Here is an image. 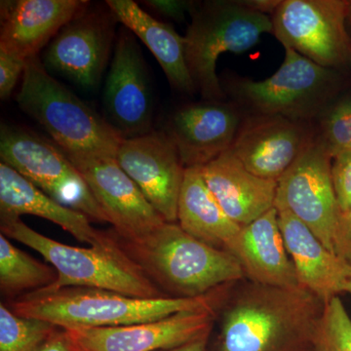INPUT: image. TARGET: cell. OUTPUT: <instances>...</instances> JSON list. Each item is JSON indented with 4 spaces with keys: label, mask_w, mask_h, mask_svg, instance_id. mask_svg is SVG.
Returning a JSON list of instances; mask_svg holds the SVG:
<instances>
[{
    "label": "cell",
    "mask_w": 351,
    "mask_h": 351,
    "mask_svg": "<svg viewBox=\"0 0 351 351\" xmlns=\"http://www.w3.org/2000/svg\"><path fill=\"white\" fill-rule=\"evenodd\" d=\"M324 306L306 289L242 279L219 309L215 351H313Z\"/></svg>",
    "instance_id": "obj_1"
},
{
    "label": "cell",
    "mask_w": 351,
    "mask_h": 351,
    "mask_svg": "<svg viewBox=\"0 0 351 351\" xmlns=\"http://www.w3.org/2000/svg\"><path fill=\"white\" fill-rule=\"evenodd\" d=\"M233 283L197 298L132 297L103 289L69 287L29 293L12 302L18 316L46 321L62 329L125 326L186 311H219Z\"/></svg>",
    "instance_id": "obj_2"
},
{
    "label": "cell",
    "mask_w": 351,
    "mask_h": 351,
    "mask_svg": "<svg viewBox=\"0 0 351 351\" xmlns=\"http://www.w3.org/2000/svg\"><path fill=\"white\" fill-rule=\"evenodd\" d=\"M117 239L167 297H201L245 279L234 256L196 239L178 223L166 221L135 241Z\"/></svg>",
    "instance_id": "obj_3"
},
{
    "label": "cell",
    "mask_w": 351,
    "mask_h": 351,
    "mask_svg": "<svg viewBox=\"0 0 351 351\" xmlns=\"http://www.w3.org/2000/svg\"><path fill=\"white\" fill-rule=\"evenodd\" d=\"M0 228L6 237L38 252L56 269L57 280L36 292L83 287L103 289L145 299L167 297L127 255L117 237H112L106 243L90 248H80L36 232L21 219L1 221Z\"/></svg>",
    "instance_id": "obj_4"
},
{
    "label": "cell",
    "mask_w": 351,
    "mask_h": 351,
    "mask_svg": "<svg viewBox=\"0 0 351 351\" xmlns=\"http://www.w3.org/2000/svg\"><path fill=\"white\" fill-rule=\"evenodd\" d=\"M16 100L69 158L117 156L124 138L51 75L38 56L27 60Z\"/></svg>",
    "instance_id": "obj_5"
},
{
    "label": "cell",
    "mask_w": 351,
    "mask_h": 351,
    "mask_svg": "<svg viewBox=\"0 0 351 351\" xmlns=\"http://www.w3.org/2000/svg\"><path fill=\"white\" fill-rule=\"evenodd\" d=\"M191 15L184 36L189 73L204 100L225 101L226 94L216 73L219 57L255 47L263 34L274 32L271 18L239 0L193 3Z\"/></svg>",
    "instance_id": "obj_6"
},
{
    "label": "cell",
    "mask_w": 351,
    "mask_h": 351,
    "mask_svg": "<svg viewBox=\"0 0 351 351\" xmlns=\"http://www.w3.org/2000/svg\"><path fill=\"white\" fill-rule=\"evenodd\" d=\"M337 75L285 48L280 68L261 82L239 78L228 83L226 92L248 114L280 115L295 121L314 123L332 103Z\"/></svg>",
    "instance_id": "obj_7"
},
{
    "label": "cell",
    "mask_w": 351,
    "mask_h": 351,
    "mask_svg": "<svg viewBox=\"0 0 351 351\" xmlns=\"http://www.w3.org/2000/svg\"><path fill=\"white\" fill-rule=\"evenodd\" d=\"M1 162L64 206L108 223L86 182L55 143L8 124L0 128Z\"/></svg>",
    "instance_id": "obj_8"
},
{
    "label": "cell",
    "mask_w": 351,
    "mask_h": 351,
    "mask_svg": "<svg viewBox=\"0 0 351 351\" xmlns=\"http://www.w3.org/2000/svg\"><path fill=\"white\" fill-rule=\"evenodd\" d=\"M351 2L343 0H280L271 18L272 34L324 68L351 64V38L346 29Z\"/></svg>",
    "instance_id": "obj_9"
},
{
    "label": "cell",
    "mask_w": 351,
    "mask_h": 351,
    "mask_svg": "<svg viewBox=\"0 0 351 351\" xmlns=\"http://www.w3.org/2000/svg\"><path fill=\"white\" fill-rule=\"evenodd\" d=\"M331 166V156L315 135L277 181L274 208L295 215L330 251L336 253L334 241L339 211Z\"/></svg>",
    "instance_id": "obj_10"
},
{
    "label": "cell",
    "mask_w": 351,
    "mask_h": 351,
    "mask_svg": "<svg viewBox=\"0 0 351 351\" xmlns=\"http://www.w3.org/2000/svg\"><path fill=\"white\" fill-rule=\"evenodd\" d=\"M117 22L108 6L106 11L90 3L48 44L44 66L86 89L96 87L108 66Z\"/></svg>",
    "instance_id": "obj_11"
},
{
    "label": "cell",
    "mask_w": 351,
    "mask_h": 351,
    "mask_svg": "<svg viewBox=\"0 0 351 351\" xmlns=\"http://www.w3.org/2000/svg\"><path fill=\"white\" fill-rule=\"evenodd\" d=\"M69 159L86 182L119 239L135 241L166 223L145 199L137 184L120 167L115 157Z\"/></svg>",
    "instance_id": "obj_12"
},
{
    "label": "cell",
    "mask_w": 351,
    "mask_h": 351,
    "mask_svg": "<svg viewBox=\"0 0 351 351\" xmlns=\"http://www.w3.org/2000/svg\"><path fill=\"white\" fill-rule=\"evenodd\" d=\"M115 159L164 221L178 223L186 168L165 132L123 138Z\"/></svg>",
    "instance_id": "obj_13"
},
{
    "label": "cell",
    "mask_w": 351,
    "mask_h": 351,
    "mask_svg": "<svg viewBox=\"0 0 351 351\" xmlns=\"http://www.w3.org/2000/svg\"><path fill=\"white\" fill-rule=\"evenodd\" d=\"M149 73L136 36L120 32L104 88L107 121L124 138L152 130L154 106Z\"/></svg>",
    "instance_id": "obj_14"
},
{
    "label": "cell",
    "mask_w": 351,
    "mask_h": 351,
    "mask_svg": "<svg viewBox=\"0 0 351 351\" xmlns=\"http://www.w3.org/2000/svg\"><path fill=\"white\" fill-rule=\"evenodd\" d=\"M218 311H186L125 326L69 328L73 351L169 350L213 330Z\"/></svg>",
    "instance_id": "obj_15"
},
{
    "label": "cell",
    "mask_w": 351,
    "mask_h": 351,
    "mask_svg": "<svg viewBox=\"0 0 351 351\" xmlns=\"http://www.w3.org/2000/svg\"><path fill=\"white\" fill-rule=\"evenodd\" d=\"M314 137L313 123L280 115L247 114L230 149L254 175L278 181Z\"/></svg>",
    "instance_id": "obj_16"
},
{
    "label": "cell",
    "mask_w": 351,
    "mask_h": 351,
    "mask_svg": "<svg viewBox=\"0 0 351 351\" xmlns=\"http://www.w3.org/2000/svg\"><path fill=\"white\" fill-rule=\"evenodd\" d=\"M243 117L233 101L204 100L176 110L163 131L184 167H203L232 147Z\"/></svg>",
    "instance_id": "obj_17"
},
{
    "label": "cell",
    "mask_w": 351,
    "mask_h": 351,
    "mask_svg": "<svg viewBox=\"0 0 351 351\" xmlns=\"http://www.w3.org/2000/svg\"><path fill=\"white\" fill-rule=\"evenodd\" d=\"M84 0L1 1L0 50L29 60L89 5Z\"/></svg>",
    "instance_id": "obj_18"
},
{
    "label": "cell",
    "mask_w": 351,
    "mask_h": 351,
    "mask_svg": "<svg viewBox=\"0 0 351 351\" xmlns=\"http://www.w3.org/2000/svg\"><path fill=\"white\" fill-rule=\"evenodd\" d=\"M278 223L300 287L325 304L346 293L351 265L330 251L295 215L278 212Z\"/></svg>",
    "instance_id": "obj_19"
},
{
    "label": "cell",
    "mask_w": 351,
    "mask_h": 351,
    "mask_svg": "<svg viewBox=\"0 0 351 351\" xmlns=\"http://www.w3.org/2000/svg\"><path fill=\"white\" fill-rule=\"evenodd\" d=\"M201 171L223 211L239 226L249 225L274 207L277 181L254 175L230 149Z\"/></svg>",
    "instance_id": "obj_20"
},
{
    "label": "cell",
    "mask_w": 351,
    "mask_h": 351,
    "mask_svg": "<svg viewBox=\"0 0 351 351\" xmlns=\"http://www.w3.org/2000/svg\"><path fill=\"white\" fill-rule=\"evenodd\" d=\"M230 253L237 258L248 280L276 287H300L274 207L242 226Z\"/></svg>",
    "instance_id": "obj_21"
},
{
    "label": "cell",
    "mask_w": 351,
    "mask_h": 351,
    "mask_svg": "<svg viewBox=\"0 0 351 351\" xmlns=\"http://www.w3.org/2000/svg\"><path fill=\"white\" fill-rule=\"evenodd\" d=\"M23 215L52 221L90 246L106 243L112 237L92 226L86 215L64 206L12 168L0 162V219L1 221H14Z\"/></svg>",
    "instance_id": "obj_22"
},
{
    "label": "cell",
    "mask_w": 351,
    "mask_h": 351,
    "mask_svg": "<svg viewBox=\"0 0 351 351\" xmlns=\"http://www.w3.org/2000/svg\"><path fill=\"white\" fill-rule=\"evenodd\" d=\"M106 4L117 22L149 48L172 87L184 93L195 92L186 63L184 36H180L172 25L152 17L132 0H108Z\"/></svg>",
    "instance_id": "obj_23"
},
{
    "label": "cell",
    "mask_w": 351,
    "mask_h": 351,
    "mask_svg": "<svg viewBox=\"0 0 351 351\" xmlns=\"http://www.w3.org/2000/svg\"><path fill=\"white\" fill-rule=\"evenodd\" d=\"M178 223L196 239L228 253L242 228L226 215L208 188L201 167L186 169L178 204Z\"/></svg>",
    "instance_id": "obj_24"
},
{
    "label": "cell",
    "mask_w": 351,
    "mask_h": 351,
    "mask_svg": "<svg viewBox=\"0 0 351 351\" xmlns=\"http://www.w3.org/2000/svg\"><path fill=\"white\" fill-rule=\"evenodd\" d=\"M58 278L52 265L39 262L14 246L0 234V288L5 294L36 292L50 286Z\"/></svg>",
    "instance_id": "obj_25"
},
{
    "label": "cell",
    "mask_w": 351,
    "mask_h": 351,
    "mask_svg": "<svg viewBox=\"0 0 351 351\" xmlns=\"http://www.w3.org/2000/svg\"><path fill=\"white\" fill-rule=\"evenodd\" d=\"M57 328L46 321L18 316L0 304V351H32Z\"/></svg>",
    "instance_id": "obj_26"
},
{
    "label": "cell",
    "mask_w": 351,
    "mask_h": 351,
    "mask_svg": "<svg viewBox=\"0 0 351 351\" xmlns=\"http://www.w3.org/2000/svg\"><path fill=\"white\" fill-rule=\"evenodd\" d=\"M316 122V138L332 158L351 152V97L332 101Z\"/></svg>",
    "instance_id": "obj_27"
},
{
    "label": "cell",
    "mask_w": 351,
    "mask_h": 351,
    "mask_svg": "<svg viewBox=\"0 0 351 351\" xmlns=\"http://www.w3.org/2000/svg\"><path fill=\"white\" fill-rule=\"evenodd\" d=\"M313 351H351V318L339 297L325 304L314 334Z\"/></svg>",
    "instance_id": "obj_28"
},
{
    "label": "cell",
    "mask_w": 351,
    "mask_h": 351,
    "mask_svg": "<svg viewBox=\"0 0 351 351\" xmlns=\"http://www.w3.org/2000/svg\"><path fill=\"white\" fill-rule=\"evenodd\" d=\"M331 176L339 215L351 210V152L332 157Z\"/></svg>",
    "instance_id": "obj_29"
},
{
    "label": "cell",
    "mask_w": 351,
    "mask_h": 351,
    "mask_svg": "<svg viewBox=\"0 0 351 351\" xmlns=\"http://www.w3.org/2000/svg\"><path fill=\"white\" fill-rule=\"evenodd\" d=\"M27 60L0 50V98L7 100L11 96L18 80L24 75Z\"/></svg>",
    "instance_id": "obj_30"
},
{
    "label": "cell",
    "mask_w": 351,
    "mask_h": 351,
    "mask_svg": "<svg viewBox=\"0 0 351 351\" xmlns=\"http://www.w3.org/2000/svg\"><path fill=\"white\" fill-rule=\"evenodd\" d=\"M144 3L164 17L182 22L186 12L191 13L193 2L182 0H147Z\"/></svg>",
    "instance_id": "obj_31"
},
{
    "label": "cell",
    "mask_w": 351,
    "mask_h": 351,
    "mask_svg": "<svg viewBox=\"0 0 351 351\" xmlns=\"http://www.w3.org/2000/svg\"><path fill=\"white\" fill-rule=\"evenodd\" d=\"M334 247L337 255L351 265V210L339 216Z\"/></svg>",
    "instance_id": "obj_32"
},
{
    "label": "cell",
    "mask_w": 351,
    "mask_h": 351,
    "mask_svg": "<svg viewBox=\"0 0 351 351\" xmlns=\"http://www.w3.org/2000/svg\"><path fill=\"white\" fill-rule=\"evenodd\" d=\"M32 351H73L66 330L57 328Z\"/></svg>",
    "instance_id": "obj_33"
},
{
    "label": "cell",
    "mask_w": 351,
    "mask_h": 351,
    "mask_svg": "<svg viewBox=\"0 0 351 351\" xmlns=\"http://www.w3.org/2000/svg\"><path fill=\"white\" fill-rule=\"evenodd\" d=\"M241 2L253 10L271 16L280 3V0H243Z\"/></svg>",
    "instance_id": "obj_34"
},
{
    "label": "cell",
    "mask_w": 351,
    "mask_h": 351,
    "mask_svg": "<svg viewBox=\"0 0 351 351\" xmlns=\"http://www.w3.org/2000/svg\"><path fill=\"white\" fill-rule=\"evenodd\" d=\"M210 335H211V332H207V334L203 335V336L193 339V341H189L184 345L165 351H207Z\"/></svg>",
    "instance_id": "obj_35"
},
{
    "label": "cell",
    "mask_w": 351,
    "mask_h": 351,
    "mask_svg": "<svg viewBox=\"0 0 351 351\" xmlns=\"http://www.w3.org/2000/svg\"><path fill=\"white\" fill-rule=\"evenodd\" d=\"M346 293H348V294L351 295V272L350 278H348V284H346Z\"/></svg>",
    "instance_id": "obj_36"
},
{
    "label": "cell",
    "mask_w": 351,
    "mask_h": 351,
    "mask_svg": "<svg viewBox=\"0 0 351 351\" xmlns=\"http://www.w3.org/2000/svg\"><path fill=\"white\" fill-rule=\"evenodd\" d=\"M350 18H351V11H350Z\"/></svg>",
    "instance_id": "obj_37"
}]
</instances>
